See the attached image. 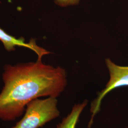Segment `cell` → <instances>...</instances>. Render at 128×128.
<instances>
[{"label":"cell","instance_id":"cell-7","mask_svg":"<svg viewBox=\"0 0 128 128\" xmlns=\"http://www.w3.org/2000/svg\"></svg>","mask_w":128,"mask_h":128},{"label":"cell","instance_id":"cell-5","mask_svg":"<svg viewBox=\"0 0 128 128\" xmlns=\"http://www.w3.org/2000/svg\"><path fill=\"white\" fill-rule=\"evenodd\" d=\"M87 101L74 105L70 112L62 122L57 125V128H76L80 116L87 104Z\"/></svg>","mask_w":128,"mask_h":128},{"label":"cell","instance_id":"cell-4","mask_svg":"<svg viewBox=\"0 0 128 128\" xmlns=\"http://www.w3.org/2000/svg\"><path fill=\"white\" fill-rule=\"evenodd\" d=\"M0 41L2 42L5 49L12 52L15 50L17 46H23L34 51L38 56V60H41L43 56L48 54L50 52L38 46L34 40H32L29 42H26L23 38H16L7 33L0 28Z\"/></svg>","mask_w":128,"mask_h":128},{"label":"cell","instance_id":"cell-6","mask_svg":"<svg viewBox=\"0 0 128 128\" xmlns=\"http://www.w3.org/2000/svg\"><path fill=\"white\" fill-rule=\"evenodd\" d=\"M80 0H55V2L61 7L78 5Z\"/></svg>","mask_w":128,"mask_h":128},{"label":"cell","instance_id":"cell-1","mask_svg":"<svg viewBox=\"0 0 128 128\" xmlns=\"http://www.w3.org/2000/svg\"><path fill=\"white\" fill-rule=\"evenodd\" d=\"M0 92V119L13 121L20 117L28 104L41 97L57 98L67 84L66 73L60 66L35 62L6 64Z\"/></svg>","mask_w":128,"mask_h":128},{"label":"cell","instance_id":"cell-2","mask_svg":"<svg viewBox=\"0 0 128 128\" xmlns=\"http://www.w3.org/2000/svg\"><path fill=\"white\" fill-rule=\"evenodd\" d=\"M56 98H37L27 106L23 118L12 128H39L59 117Z\"/></svg>","mask_w":128,"mask_h":128},{"label":"cell","instance_id":"cell-3","mask_svg":"<svg viewBox=\"0 0 128 128\" xmlns=\"http://www.w3.org/2000/svg\"><path fill=\"white\" fill-rule=\"evenodd\" d=\"M105 62L110 74V80L105 88L99 92L92 104V117L89 125H91L94 116L100 110L102 101L105 96L116 88L128 86V66L117 65L109 58L106 59Z\"/></svg>","mask_w":128,"mask_h":128}]
</instances>
